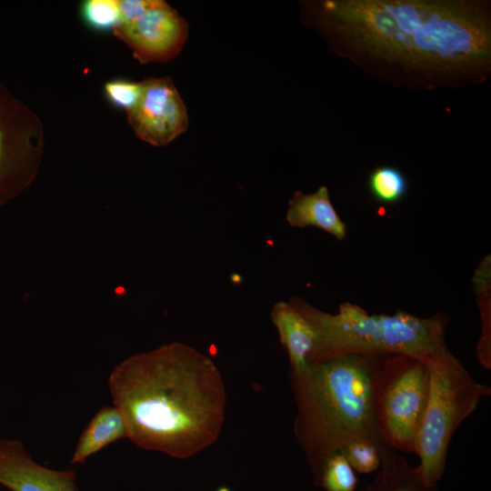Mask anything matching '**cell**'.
Instances as JSON below:
<instances>
[{
  "instance_id": "obj_6",
  "label": "cell",
  "mask_w": 491,
  "mask_h": 491,
  "mask_svg": "<svg viewBox=\"0 0 491 491\" xmlns=\"http://www.w3.org/2000/svg\"><path fill=\"white\" fill-rule=\"evenodd\" d=\"M428 387L424 360L405 355H386L380 359L373 399L376 429L382 440L396 451L416 454Z\"/></svg>"
},
{
  "instance_id": "obj_19",
  "label": "cell",
  "mask_w": 491,
  "mask_h": 491,
  "mask_svg": "<svg viewBox=\"0 0 491 491\" xmlns=\"http://www.w3.org/2000/svg\"><path fill=\"white\" fill-rule=\"evenodd\" d=\"M142 92V83H135L122 79L112 80L105 85V94L115 105L131 109L137 103Z\"/></svg>"
},
{
  "instance_id": "obj_14",
  "label": "cell",
  "mask_w": 491,
  "mask_h": 491,
  "mask_svg": "<svg viewBox=\"0 0 491 491\" xmlns=\"http://www.w3.org/2000/svg\"><path fill=\"white\" fill-rule=\"evenodd\" d=\"M123 437H127V429L122 413L115 406H104L84 428L70 464H82L93 454Z\"/></svg>"
},
{
  "instance_id": "obj_17",
  "label": "cell",
  "mask_w": 491,
  "mask_h": 491,
  "mask_svg": "<svg viewBox=\"0 0 491 491\" xmlns=\"http://www.w3.org/2000/svg\"><path fill=\"white\" fill-rule=\"evenodd\" d=\"M384 441L374 439H356L345 446L341 453L353 469L358 473H371L380 466L379 446Z\"/></svg>"
},
{
  "instance_id": "obj_4",
  "label": "cell",
  "mask_w": 491,
  "mask_h": 491,
  "mask_svg": "<svg viewBox=\"0 0 491 491\" xmlns=\"http://www.w3.org/2000/svg\"><path fill=\"white\" fill-rule=\"evenodd\" d=\"M289 302L316 333L310 363L344 353L405 355L425 360L446 347L447 319L443 315L418 317L404 311L369 315L351 303L341 304L336 314H330L298 296L290 297Z\"/></svg>"
},
{
  "instance_id": "obj_16",
  "label": "cell",
  "mask_w": 491,
  "mask_h": 491,
  "mask_svg": "<svg viewBox=\"0 0 491 491\" xmlns=\"http://www.w3.org/2000/svg\"><path fill=\"white\" fill-rule=\"evenodd\" d=\"M371 194L380 202L393 204L399 201L407 191V182L398 169L380 166L372 171L368 179Z\"/></svg>"
},
{
  "instance_id": "obj_8",
  "label": "cell",
  "mask_w": 491,
  "mask_h": 491,
  "mask_svg": "<svg viewBox=\"0 0 491 491\" xmlns=\"http://www.w3.org/2000/svg\"><path fill=\"white\" fill-rule=\"evenodd\" d=\"M141 83L137 103L125 111L128 124L144 142L166 145L188 127L185 105L168 76L148 77Z\"/></svg>"
},
{
  "instance_id": "obj_18",
  "label": "cell",
  "mask_w": 491,
  "mask_h": 491,
  "mask_svg": "<svg viewBox=\"0 0 491 491\" xmlns=\"http://www.w3.org/2000/svg\"><path fill=\"white\" fill-rule=\"evenodd\" d=\"M85 22L97 30L113 31L122 24L119 0H87L82 5Z\"/></svg>"
},
{
  "instance_id": "obj_7",
  "label": "cell",
  "mask_w": 491,
  "mask_h": 491,
  "mask_svg": "<svg viewBox=\"0 0 491 491\" xmlns=\"http://www.w3.org/2000/svg\"><path fill=\"white\" fill-rule=\"evenodd\" d=\"M44 146L45 133L39 117L0 84V206L34 182Z\"/></svg>"
},
{
  "instance_id": "obj_2",
  "label": "cell",
  "mask_w": 491,
  "mask_h": 491,
  "mask_svg": "<svg viewBox=\"0 0 491 491\" xmlns=\"http://www.w3.org/2000/svg\"><path fill=\"white\" fill-rule=\"evenodd\" d=\"M108 385L127 437L141 448L188 458L219 437L226 405L222 376L211 358L187 344L127 357Z\"/></svg>"
},
{
  "instance_id": "obj_1",
  "label": "cell",
  "mask_w": 491,
  "mask_h": 491,
  "mask_svg": "<svg viewBox=\"0 0 491 491\" xmlns=\"http://www.w3.org/2000/svg\"><path fill=\"white\" fill-rule=\"evenodd\" d=\"M318 17L345 55L422 85L487 75L486 4L458 0H327Z\"/></svg>"
},
{
  "instance_id": "obj_9",
  "label": "cell",
  "mask_w": 491,
  "mask_h": 491,
  "mask_svg": "<svg viewBox=\"0 0 491 491\" xmlns=\"http://www.w3.org/2000/svg\"><path fill=\"white\" fill-rule=\"evenodd\" d=\"M113 32L141 64L166 63L181 52L187 39L188 25L166 2L154 0L144 15L121 24Z\"/></svg>"
},
{
  "instance_id": "obj_3",
  "label": "cell",
  "mask_w": 491,
  "mask_h": 491,
  "mask_svg": "<svg viewBox=\"0 0 491 491\" xmlns=\"http://www.w3.org/2000/svg\"><path fill=\"white\" fill-rule=\"evenodd\" d=\"M383 356L344 353L290 372L296 438L315 477L325 461L356 439L383 441L374 412V382Z\"/></svg>"
},
{
  "instance_id": "obj_10",
  "label": "cell",
  "mask_w": 491,
  "mask_h": 491,
  "mask_svg": "<svg viewBox=\"0 0 491 491\" xmlns=\"http://www.w3.org/2000/svg\"><path fill=\"white\" fill-rule=\"evenodd\" d=\"M0 484L12 491H78L74 471L37 464L16 440L0 441Z\"/></svg>"
},
{
  "instance_id": "obj_5",
  "label": "cell",
  "mask_w": 491,
  "mask_h": 491,
  "mask_svg": "<svg viewBox=\"0 0 491 491\" xmlns=\"http://www.w3.org/2000/svg\"><path fill=\"white\" fill-rule=\"evenodd\" d=\"M428 396L416 438V454L425 479L437 486L446 463L449 443L461 423L474 413L488 386L476 382L446 347L426 358Z\"/></svg>"
},
{
  "instance_id": "obj_20",
  "label": "cell",
  "mask_w": 491,
  "mask_h": 491,
  "mask_svg": "<svg viewBox=\"0 0 491 491\" xmlns=\"http://www.w3.org/2000/svg\"><path fill=\"white\" fill-rule=\"evenodd\" d=\"M153 2L154 0H119L122 24L140 17L151 7Z\"/></svg>"
},
{
  "instance_id": "obj_15",
  "label": "cell",
  "mask_w": 491,
  "mask_h": 491,
  "mask_svg": "<svg viewBox=\"0 0 491 491\" xmlns=\"http://www.w3.org/2000/svg\"><path fill=\"white\" fill-rule=\"evenodd\" d=\"M314 480L326 491H356L358 482L355 470L339 452L325 461Z\"/></svg>"
},
{
  "instance_id": "obj_13",
  "label": "cell",
  "mask_w": 491,
  "mask_h": 491,
  "mask_svg": "<svg viewBox=\"0 0 491 491\" xmlns=\"http://www.w3.org/2000/svg\"><path fill=\"white\" fill-rule=\"evenodd\" d=\"M380 466L374 481L359 491H437L429 484L419 466H411L396 449L381 443Z\"/></svg>"
},
{
  "instance_id": "obj_11",
  "label": "cell",
  "mask_w": 491,
  "mask_h": 491,
  "mask_svg": "<svg viewBox=\"0 0 491 491\" xmlns=\"http://www.w3.org/2000/svg\"><path fill=\"white\" fill-rule=\"evenodd\" d=\"M281 344L286 348L291 372L301 373L308 366L316 345V333L303 316L289 301L274 304L270 312Z\"/></svg>"
},
{
  "instance_id": "obj_12",
  "label": "cell",
  "mask_w": 491,
  "mask_h": 491,
  "mask_svg": "<svg viewBox=\"0 0 491 491\" xmlns=\"http://www.w3.org/2000/svg\"><path fill=\"white\" fill-rule=\"evenodd\" d=\"M286 219L293 227L316 226L339 240L346 237V229L333 206L326 186L304 194L296 191L288 202Z\"/></svg>"
}]
</instances>
